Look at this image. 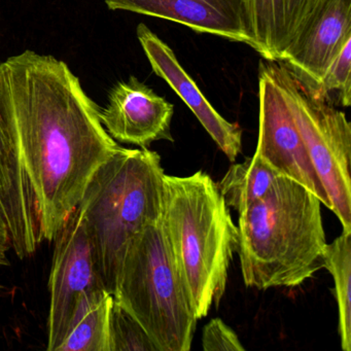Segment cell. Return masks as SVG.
I'll return each mask as SVG.
<instances>
[{
    "label": "cell",
    "mask_w": 351,
    "mask_h": 351,
    "mask_svg": "<svg viewBox=\"0 0 351 351\" xmlns=\"http://www.w3.org/2000/svg\"><path fill=\"white\" fill-rule=\"evenodd\" d=\"M119 147L64 61L27 50L0 63V202L19 258L55 239Z\"/></svg>",
    "instance_id": "1"
},
{
    "label": "cell",
    "mask_w": 351,
    "mask_h": 351,
    "mask_svg": "<svg viewBox=\"0 0 351 351\" xmlns=\"http://www.w3.org/2000/svg\"><path fill=\"white\" fill-rule=\"evenodd\" d=\"M322 205L303 184L279 176L266 196L240 211L237 252L246 287H299L324 269Z\"/></svg>",
    "instance_id": "2"
},
{
    "label": "cell",
    "mask_w": 351,
    "mask_h": 351,
    "mask_svg": "<svg viewBox=\"0 0 351 351\" xmlns=\"http://www.w3.org/2000/svg\"><path fill=\"white\" fill-rule=\"evenodd\" d=\"M160 226L197 318L219 307L239 232L217 184L203 171L164 176Z\"/></svg>",
    "instance_id": "3"
},
{
    "label": "cell",
    "mask_w": 351,
    "mask_h": 351,
    "mask_svg": "<svg viewBox=\"0 0 351 351\" xmlns=\"http://www.w3.org/2000/svg\"><path fill=\"white\" fill-rule=\"evenodd\" d=\"M164 176L157 152L120 147L96 170L77 205L110 295L131 241L161 219Z\"/></svg>",
    "instance_id": "4"
},
{
    "label": "cell",
    "mask_w": 351,
    "mask_h": 351,
    "mask_svg": "<svg viewBox=\"0 0 351 351\" xmlns=\"http://www.w3.org/2000/svg\"><path fill=\"white\" fill-rule=\"evenodd\" d=\"M114 299L143 326L158 351H189L197 318L160 221L131 241Z\"/></svg>",
    "instance_id": "5"
},
{
    "label": "cell",
    "mask_w": 351,
    "mask_h": 351,
    "mask_svg": "<svg viewBox=\"0 0 351 351\" xmlns=\"http://www.w3.org/2000/svg\"><path fill=\"white\" fill-rule=\"evenodd\" d=\"M274 73L314 169L343 230L351 231V126L346 114L301 83L283 64Z\"/></svg>",
    "instance_id": "6"
},
{
    "label": "cell",
    "mask_w": 351,
    "mask_h": 351,
    "mask_svg": "<svg viewBox=\"0 0 351 351\" xmlns=\"http://www.w3.org/2000/svg\"><path fill=\"white\" fill-rule=\"evenodd\" d=\"M53 241L54 252L49 278V351L58 350L82 298L104 289L79 209L75 208L67 217Z\"/></svg>",
    "instance_id": "7"
},
{
    "label": "cell",
    "mask_w": 351,
    "mask_h": 351,
    "mask_svg": "<svg viewBox=\"0 0 351 351\" xmlns=\"http://www.w3.org/2000/svg\"><path fill=\"white\" fill-rule=\"evenodd\" d=\"M256 157L261 158L279 176L303 184L332 210L303 138L295 126L272 61H261L258 71V135Z\"/></svg>",
    "instance_id": "8"
},
{
    "label": "cell",
    "mask_w": 351,
    "mask_h": 351,
    "mask_svg": "<svg viewBox=\"0 0 351 351\" xmlns=\"http://www.w3.org/2000/svg\"><path fill=\"white\" fill-rule=\"evenodd\" d=\"M351 40V0H319L279 62L314 90L332 61Z\"/></svg>",
    "instance_id": "9"
},
{
    "label": "cell",
    "mask_w": 351,
    "mask_h": 351,
    "mask_svg": "<svg viewBox=\"0 0 351 351\" xmlns=\"http://www.w3.org/2000/svg\"><path fill=\"white\" fill-rule=\"evenodd\" d=\"M173 104L130 77L112 88L108 106L100 110V120L114 141L149 149L155 141H173Z\"/></svg>",
    "instance_id": "10"
},
{
    "label": "cell",
    "mask_w": 351,
    "mask_h": 351,
    "mask_svg": "<svg viewBox=\"0 0 351 351\" xmlns=\"http://www.w3.org/2000/svg\"><path fill=\"white\" fill-rule=\"evenodd\" d=\"M112 11H126L176 22L254 49L246 0H104Z\"/></svg>",
    "instance_id": "11"
},
{
    "label": "cell",
    "mask_w": 351,
    "mask_h": 351,
    "mask_svg": "<svg viewBox=\"0 0 351 351\" xmlns=\"http://www.w3.org/2000/svg\"><path fill=\"white\" fill-rule=\"evenodd\" d=\"M136 34L154 73L182 98L219 149L234 163L242 149V129L239 125L226 120L215 110L178 62L172 49L145 24L137 26Z\"/></svg>",
    "instance_id": "12"
},
{
    "label": "cell",
    "mask_w": 351,
    "mask_h": 351,
    "mask_svg": "<svg viewBox=\"0 0 351 351\" xmlns=\"http://www.w3.org/2000/svg\"><path fill=\"white\" fill-rule=\"evenodd\" d=\"M319 0H246L254 50L279 61L297 38Z\"/></svg>",
    "instance_id": "13"
},
{
    "label": "cell",
    "mask_w": 351,
    "mask_h": 351,
    "mask_svg": "<svg viewBox=\"0 0 351 351\" xmlns=\"http://www.w3.org/2000/svg\"><path fill=\"white\" fill-rule=\"evenodd\" d=\"M112 303L114 297L104 289L84 295L57 351H110Z\"/></svg>",
    "instance_id": "14"
},
{
    "label": "cell",
    "mask_w": 351,
    "mask_h": 351,
    "mask_svg": "<svg viewBox=\"0 0 351 351\" xmlns=\"http://www.w3.org/2000/svg\"><path fill=\"white\" fill-rule=\"evenodd\" d=\"M279 176L261 158L254 156L242 163H234L217 188L228 206L239 213L266 196Z\"/></svg>",
    "instance_id": "15"
},
{
    "label": "cell",
    "mask_w": 351,
    "mask_h": 351,
    "mask_svg": "<svg viewBox=\"0 0 351 351\" xmlns=\"http://www.w3.org/2000/svg\"><path fill=\"white\" fill-rule=\"evenodd\" d=\"M324 268L335 283L338 305L341 348L351 350V231L343 230L332 243H326L322 254Z\"/></svg>",
    "instance_id": "16"
},
{
    "label": "cell",
    "mask_w": 351,
    "mask_h": 351,
    "mask_svg": "<svg viewBox=\"0 0 351 351\" xmlns=\"http://www.w3.org/2000/svg\"><path fill=\"white\" fill-rule=\"evenodd\" d=\"M110 351H158L145 328L114 299L110 320Z\"/></svg>",
    "instance_id": "17"
},
{
    "label": "cell",
    "mask_w": 351,
    "mask_h": 351,
    "mask_svg": "<svg viewBox=\"0 0 351 351\" xmlns=\"http://www.w3.org/2000/svg\"><path fill=\"white\" fill-rule=\"evenodd\" d=\"M310 90V89H309ZM315 96L326 100L332 92L338 94L340 106L348 108L351 104V40L345 44L336 58L326 69L315 89L311 90Z\"/></svg>",
    "instance_id": "18"
},
{
    "label": "cell",
    "mask_w": 351,
    "mask_h": 351,
    "mask_svg": "<svg viewBox=\"0 0 351 351\" xmlns=\"http://www.w3.org/2000/svg\"><path fill=\"white\" fill-rule=\"evenodd\" d=\"M202 348L205 351H243L236 332L221 318L210 320L202 332Z\"/></svg>",
    "instance_id": "19"
},
{
    "label": "cell",
    "mask_w": 351,
    "mask_h": 351,
    "mask_svg": "<svg viewBox=\"0 0 351 351\" xmlns=\"http://www.w3.org/2000/svg\"><path fill=\"white\" fill-rule=\"evenodd\" d=\"M12 250L11 237H10L9 228L5 221V213L0 202V267L9 265L8 252Z\"/></svg>",
    "instance_id": "20"
}]
</instances>
